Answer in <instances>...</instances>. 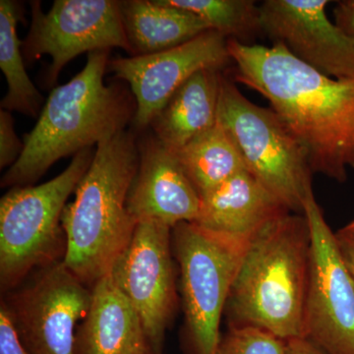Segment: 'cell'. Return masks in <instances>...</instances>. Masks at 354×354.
Listing matches in <instances>:
<instances>
[{"label": "cell", "mask_w": 354, "mask_h": 354, "mask_svg": "<svg viewBox=\"0 0 354 354\" xmlns=\"http://www.w3.org/2000/svg\"><path fill=\"white\" fill-rule=\"evenodd\" d=\"M291 213L248 171H242L201 196L195 223L223 234L252 237Z\"/></svg>", "instance_id": "16"}, {"label": "cell", "mask_w": 354, "mask_h": 354, "mask_svg": "<svg viewBox=\"0 0 354 354\" xmlns=\"http://www.w3.org/2000/svg\"><path fill=\"white\" fill-rule=\"evenodd\" d=\"M286 354H326L304 337L286 341Z\"/></svg>", "instance_id": "27"}, {"label": "cell", "mask_w": 354, "mask_h": 354, "mask_svg": "<svg viewBox=\"0 0 354 354\" xmlns=\"http://www.w3.org/2000/svg\"><path fill=\"white\" fill-rule=\"evenodd\" d=\"M32 23L22 43L27 62L51 57L46 84L53 87L67 64L84 53L122 48L131 55L120 1L55 0L44 12L39 1L31 2Z\"/></svg>", "instance_id": "9"}, {"label": "cell", "mask_w": 354, "mask_h": 354, "mask_svg": "<svg viewBox=\"0 0 354 354\" xmlns=\"http://www.w3.org/2000/svg\"><path fill=\"white\" fill-rule=\"evenodd\" d=\"M230 62L227 39L209 30L162 53L113 58L108 68L116 79L129 84L136 102L133 124L143 130L193 74L204 69L221 71Z\"/></svg>", "instance_id": "12"}, {"label": "cell", "mask_w": 354, "mask_h": 354, "mask_svg": "<svg viewBox=\"0 0 354 354\" xmlns=\"http://www.w3.org/2000/svg\"><path fill=\"white\" fill-rule=\"evenodd\" d=\"M201 197L184 171L176 153L155 136L139 143V167L127 199L137 221H157L169 227L195 223Z\"/></svg>", "instance_id": "14"}, {"label": "cell", "mask_w": 354, "mask_h": 354, "mask_svg": "<svg viewBox=\"0 0 354 354\" xmlns=\"http://www.w3.org/2000/svg\"><path fill=\"white\" fill-rule=\"evenodd\" d=\"M2 298L29 354H76V326L87 315L91 290L64 260L37 270Z\"/></svg>", "instance_id": "8"}, {"label": "cell", "mask_w": 354, "mask_h": 354, "mask_svg": "<svg viewBox=\"0 0 354 354\" xmlns=\"http://www.w3.org/2000/svg\"><path fill=\"white\" fill-rule=\"evenodd\" d=\"M304 214L311 234L304 337L326 354H354V283L323 211L311 196Z\"/></svg>", "instance_id": "10"}, {"label": "cell", "mask_w": 354, "mask_h": 354, "mask_svg": "<svg viewBox=\"0 0 354 354\" xmlns=\"http://www.w3.org/2000/svg\"><path fill=\"white\" fill-rule=\"evenodd\" d=\"M171 234L191 354H216L221 317L251 237L214 232L195 223H178Z\"/></svg>", "instance_id": "7"}, {"label": "cell", "mask_w": 354, "mask_h": 354, "mask_svg": "<svg viewBox=\"0 0 354 354\" xmlns=\"http://www.w3.org/2000/svg\"><path fill=\"white\" fill-rule=\"evenodd\" d=\"M109 55V50L88 53L82 71L53 88L23 139L20 158L2 176L1 187L32 185L57 160L94 148L133 122L132 93L120 84H104Z\"/></svg>", "instance_id": "2"}, {"label": "cell", "mask_w": 354, "mask_h": 354, "mask_svg": "<svg viewBox=\"0 0 354 354\" xmlns=\"http://www.w3.org/2000/svg\"><path fill=\"white\" fill-rule=\"evenodd\" d=\"M218 121L234 142L246 171L291 213L304 214L313 196L312 172L304 149L278 114L242 94L223 73Z\"/></svg>", "instance_id": "6"}, {"label": "cell", "mask_w": 354, "mask_h": 354, "mask_svg": "<svg viewBox=\"0 0 354 354\" xmlns=\"http://www.w3.org/2000/svg\"><path fill=\"white\" fill-rule=\"evenodd\" d=\"M200 197L246 171L239 149L220 122L174 152Z\"/></svg>", "instance_id": "19"}, {"label": "cell", "mask_w": 354, "mask_h": 354, "mask_svg": "<svg viewBox=\"0 0 354 354\" xmlns=\"http://www.w3.org/2000/svg\"><path fill=\"white\" fill-rule=\"evenodd\" d=\"M339 255L354 283V218L335 232Z\"/></svg>", "instance_id": "25"}, {"label": "cell", "mask_w": 354, "mask_h": 354, "mask_svg": "<svg viewBox=\"0 0 354 354\" xmlns=\"http://www.w3.org/2000/svg\"><path fill=\"white\" fill-rule=\"evenodd\" d=\"M197 15L207 26L227 39L249 44L262 32L260 6L253 0H165Z\"/></svg>", "instance_id": "21"}, {"label": "cell", "mask_w": 354, "mask_h": 354, "mask_svg": "<svg viewBox=\"0 0 354 354\" xmlns=\"http://www.w3.org/2000/svg\"><path fill=\"white\" fill-rule=\"evenodd\" d=\"M87 315L77 328L76 354H138L151 348L136 310L111 274L91 288Z\"/></svg>", "instance_id": "15"}, {"label": "cell", "mask_w": 354, "mask_h": 354, "mask_svg": "<svg viewBox=\"0 0 354 354\" xmlns=\"http://www.w3.org/2000/svg\"><path fill=\"white\" fill-rule=\"evenodd\" d=\"M18 12L15 2L0 1V68L8 84L1 109L36 118L41 113L44 99L26 72L22 43L16 30Z\"/></svg>", "instance_id": "20"}, {"label": "cell", "mask_w": 354, "mask_h": 354, "mask_svg": "<svg viewBox=\"0 0 354 354\" xmlns=\"http://www.w3.org/2000/svg\"><path fill=\"white\" fill-rule=\"evenodd\" d=\"M95 153V147L81 151L55 178L11 188L0 200V288L4 295L32 272L64 259L62 214Z\"/></svg>", "instance_id": "5"}, {"label": "cell", "mask_w": 354, "mask_h": 354, "mask_svg": "<svg viewBox=\"0 0 354 354\" xmlns=\"http://www.w3.org/2000/svg\"><path fill=\"white\" fill-rule=\"evenodd\" d=\"M171 230L160 221H139L109 272L138 313L149 346L160 354L176 307Z\"/></svg>", "instance_id": "11"}, {"label": "cell", "mask_w": 354, "mask_h": 354, "mask_svg": "<svg viewBox=\"0 0 354 354\" xmlns=\"http://www.w3.org/2000/svg\"><path fill=\"white\" fill-rule=\"evenodd\" d=\"M120 6L131 57L171 50L209 31L194 13L165 0H127Z\"/></svg>", "instance_id": "18"}, {"label": "cell", "mask_w": 354, "mask_h": 354, "mask_svg": "<svg viewBox=\"0 0 354 354\" xmlns=\"http://www.w3.org/2000/svg\"><path fill=\"white\" fill-rule=\"evenodd\" d=\"M24 149L14 128V120L10 111L0 109V169L11 167Z\"/></svg>", "instance_id": "23"}, {"label": "cell", "mask_w": 354, "mask_h": 354, "mask_svg": "<svg viewBox=\"0 0 354 354\" xmlns=\"http://www.w3.org/2000/svg\"><path fill=\"white\" fill-rule=\"evenodd\" d=\"M328 0H265L261 28L274 44L335 79L354 78V41L328 17Z\"/></svg>", "instance_id": "13"}, {"label": "cell", "mask_w": 354, "mask_h": 354, "mask_svg": "<svg viewBox=\"0 0 354 354\" xmlns=\"http://www.w3.org/2000/svg\"><path fill=\"white\" fill-rule=\"evenodd\" d=\"M286 341L260 328L232 326L221 335L216 354H286Z\"/></svg>", "instance_id": "22"}, {"label": "cell", "mask_w": 354, "mask_h": 354, "mask_svg": "<svg viewBox=\"0 0 354 354\" xmlns=\"http://www.w3.org/2000/svg\"><path fill=\"white\" fill-rule=\"evenodd\" d=\"M0 354H29L3 299L0 304Z\"/></svg>", "instance_id": "24"}, {"label": "cell", "mask_w": 354, "mask_h": 354, "mask_svg": "<svg viewBox=\"0 0 354 354\" xmlns=\"http://www.w3.org/2000/svg\"><path fill=\"white\" fill-rule=\"evenodd\" d=\"M221 73L204 69L193 74L151 122L153 135L174 152L216 124Z\"/></svg>", "instance_id": "17"}, {"label": "cell", "mask_w": 354, "mask_h": 354, "mask_svg": "<svg viewBox=\"0 0 354 354\" xmlns=\"http://www.w3.org/2000/svg\"><path fill=\"white\" fill-rule=\"evenodd\" d=\"M138 354H160L156 353V351H153L152 348L147 349L146 351H144V353H138Z\"/></svg>", "instance_id": "28"}, {"label": "cell", "mask_w": 354, "mask_h": 354, "mask_svg": "<svg viewBox=\"0 0 354 354\" xmlns=\"http://www.w3.org/2000/svg\"><path fill=\"white\" fill-rule=\"evenodd\" d=\"M139 167V144L121 131L95 147L92 164L65 207L64 263L87 286L111 272L131 241L137 221L127 209L128 194Z\"/></svg>", "instance_id": "4"}, {"label": "cell", "mask_w": 354, "mask_h": 354, "mask_svg": "<svg viewBox=\"0 0 354 354\" xmlns=\"http://www.w3.org/2000/svg\"><path fill=\"white\" fill-rule=\"evenodd\" d=\"M310 259L304 214L286 213L254 234L225 305L230 327L260 328L285 341L304 337Z\"/></svg>", "instance_id": "3"}, {"label": "cell", "mask_w": 354, "mask_h": 354, "mask_svg": "<svg viewBox=\"0 0 354 354\" xmlns=\"http://www.w3.org/2000/svg\"><path fill=\"white\" fill-rule=\"evenodd\" d=\"M335 23L354 41V0L335 2Z\"/></svg>", "instance_id": "26"}, {"label": "cell", "mask_w": 354, "mask_h": 354, "mask_svg": "<svg viewBox=\"0 0 354 354\" xmlns=\"http://www.w3.org/2000/svg\"><path fill=\"white\" fill-rule=\"evenodd\" d=\"M235 82L270 102L304 149L310 169L344 183L354 169V78H330L281 44L227 39Z\"/></svg>", "instance_id": "1"}]
</instances>
